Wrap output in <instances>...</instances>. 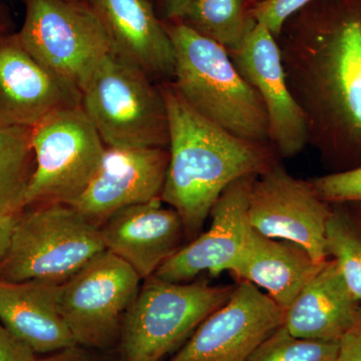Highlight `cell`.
<instances>
[{
  "label": "cell",
  "instance_id": "6da1fadb",
  "mask_svg": "<svg viewBox=\"0 0 361 361\" xmlns=\"http://www.w3.org/2000/svg\"><path fill=\"white\" fill-rule=\"evenodd\" d=\"M276 39L308 144L336 172L361 166V0H314Z\"/></svg>",
  "mask_w": 361,
  "mask_h": 361
},
{
  "label": "cell",
  "instance_id": "7a4b0ae2",
  "mask_svg": "<svg viewBox=\"0 0 361 361\" xmlns=\"http://www.w3.org/2000/svg\"><path fill=\"white\" fill-rule=\"evenodd\" d=\"M167 110L169 165L161 201L179 214L190 239L200 235L226 189L278 163L268 142L242 139L197 113L170 82L161 84Z\"/></svg>",
  "mask_w": 361,
  "mask_h": 361
},
{
  "label": "cell",
  "instance_id": "3957f363",
  "mask_svg": "<svg viewBox=\"0 0 361 361\" xmlns=\"http://www.w3.org/2000/svg\"><path fill=\"white\" fill-rule=\"evenodd\" d=\"M175 51L171 84L192 109L231 134L269 141L264 104L222 45L179 20L163 23Z\"/></svg>",
  "mask_w": 361,
  "mask_h": 361
},
{
  "label": "cell",
  "instance_id": "277c9868",
  "mask_svg": "<svg viewBox=\"0 0 361 361\" xmlns=\"http://www.w3.org/2000/svg\"><path fill=\"white\" fill-rule=\"evenodd\" d=\"M106 250L99 227L73 206L27 207L16 215L0 280L63 283Z\"/></svg>",
  "mask_w": 361,
  "mask_h": 361
},
{
  "label": "cell",
  "instance_id": "5b68a950",
  "mask_svg": "<svg viewBox=\"0 0 361 361\" xmlns=\"http://www.w3.org/2000/svg\"><path fill=\"white\" fill-rule=\"evenodd\" d=\"M80 106L106 147L168 149L161 85L114 51L82 87Z\"/></svg>",
  "mask_w": 361,
  "mask_h": 361
},
{
  "label": "cell",
  "instance_id": "8992f818",
  "mask_svg": "<svg viewBox=\"0 0 361 361\" xmlns=\"http://www.w3.org/2000/svg\"><path fill=\"white\" fill-rule=\"evenodd\" d=\"M234 288L147 278L123 317V360L160 361L224 305Z\"/></svg>",
  "mask_w": 361,
  "mask_h": 361
},
{
  "label": "cell",
  "instance_id": "52a82bcc",
  "mask_svg": "<svg viewBox=\"0 0 361 361\" xmlns=\"http://www.w3.org/2000/svg\"><path fill=\"white\" fill-rule=\"evenodd\" d=\"M25 20L18 32L37 61L78 92L113 52L103 25L85 0H23Z\"/></svg>",
  "mask_w": 361,
  "mask_h": 361
},
{
  "label": "cell",
  "instance_id": "ba28073f",
  "mask_svg": "<svg viewBox=\"0 0 361 361\" xmlns=\"http://www.w3.org/2000/svg\"><path fill=\"white\" fill-rule=\"evenodd\" d=\"M35 168L23 209L73 203L101 165L106 146L80 104L61 109L32 129Z\"/></svg>",
  "mask_w": 361,
  "mask_h": 361
},
{
  "label": "cell",
  "instance_id": "9c48e42d",
  "mask_svg": "<svg viewBox=\"0 0 361 361\" xmlns=\"http://www.w3.org/2000/svg\"><path fill=\"white\" fill-rule=\"evenodd\" d=\"M140 280L127 262L106 250L59 284V311L78 344L110 341L139 293Z\"/></svg>",
  "mask_w": 361,
  "mask_h": 361
},
{
  "label": "cell",
  "instance_id": "30bf717a",
  "mask_svg": "<svg viewBox=\"0 0 361 361\" xmlns=\"http://www.w3.org/2000/svg\"><path fill=\"white\" fill-rule=\"evenodd\" d=\"M331 204L310 180L298 179L278 161L252 184L248 220L252 229L274 239L293 242L317 264L327 260L325 238Z\"/></svg>",
  "mask_w": 361,
  "mask_h": 361
},
{
  "label": "cell",
  "instance_id": "8fae6325",
  "mask_svg": "<svg viewBox=\"0 0 361 361\" xmlns=\"http://www.w3.org/2000/svg\"><path fill=\"white\" fill-rule=\"evenodd\" d=\"M284 311L250 282H239L224 305L197 327L170 361H248L283 324Z\"/></svg>",
  "mask_w": 361,
  "mask_h": 361
},
{
  "label": "cell",
  "instance_id": "7c38bea8",
  "mask_svg": "<svg viewBox=\"0 0 361 361\" xmlns=\"http://www.w3.org/2000/svg\"><path fill=\"white\" fill-rule=\"evenodd\" d=\"M229 54L264 104L271 146L283 158L298 155L308 145L307 122L289 89L276 37L255 21L239 49Z\"/></svg>",
  "mask_w": 361,
  "mask_h": 361
},
{
  "label": "cell",
  "instance_id": "4fadbf2b",
  "mask_svg": "<svg viewBox=\"0 0 361 361\" xmlns=\"http://www.w3.org/2000/svg\"><path fill=\"white\" fill-rule=\"evenodd\" d=\"M168 165V149L106 147L89 186L70 205L101 227L121 209L161 198Z\"/></svg>",
  "mask_w": 361,
  "mask_h": 361
},
{
  "label": "cell",
  "instance_id": "5bb4252c",
  "mask_svg": "<svg viewBox=\"0 0 361 361\" xmlns=\"http://www.w3.org/2000/svg\"><path fill=\"white\" fill-rule=\"evenodd\" d=\"M256 177H244L230 185L213 207L210 228L176 252L154 276L185 283L205 271L218 276L229 270L250 233L249 193Z\"/></svg>",
  "mask_w": 361,
  "mask_h": 361
},
{
  "label": "cell",
  "instance_id": "9a60e30c",
  "mask_svg": "<svg viewBox=\"0 0 361 361\" xmlns=\"http://www.w3.org/2000/svg\"><path fill=\"white\" fill-rule=\"evenodd\" d=\"M80 104V94L40 65L18 32L0 37V127H33L61 109Z\"/></svg>",
  "mask_w": 361,
  "mask_h": 361
},
{
  "label": "cell",
  "instance_id": "2e32d148",
  "mask_svg": "<svg viewBox=\"0 0 361 361\" xmlns=\"http://www.w3.org/2000/svg\"><path fill=\"white\" fill-rule=\"evenodd\" d=\"M101 229L106 250L122 259L141 279L153 276L182 248L185 228L179 214L161 198L121 209Z\"/></svg>",
  "mask_w": 361,
  "mask_h": 361
},
{
  "label": "cell",
  "instance_id": "e0dca14e",
  "mask_svg": "<svg viewBox=\"0 0 361 361\" xmlns=\"http://www.w3.org/2000/svg\"><path fill=\"white\" fill-rule=\"evenodd\" d=\"M108 33L113 51L161 84L172 80L175 51L151 0H85Z\"/></svg>",
  "mask_w": 361,
  "mask_h": 361
},
{
  "label": "cell",
  "instance_id": "ac0fdd59",
  "mask_svg": "<svg viewBox=\"0 0 361 361\" xmlns=\"http://www.w3.org/2000/svg\"><path fill=\"white\" fill-rule=\"evenodd\" d=\"M59 284L44 280H0V322L35 355L78 345L59 311Z\"/></svg>",
  "mask_w": 361,
  "mask_h": 361
},
{
  "label": "cell",
  "instance_id": "d6986e66",
  "mask_svg": "<svg viewBox=\"0 0 361 361\" xmlns=\"http://www.w3.org/2000/svg\"><path fill=\"white\" fill-rule=\"evenodd\" d=\"M320 266L302 247L269 238L251 228L243 250L228 272L239 282L262 288L285 312Z\"/></svg>",
  "mask_w": 361,
  "mask_h": 361
},
{
  "label": "cell",
  "instance_id": "ffe728a7",
  "mask_svg": "<svg viewBox=\"0 0 361 361\" xmlns=\"http://www.w3.org/2000/svg\"><path fill=\"white\" fill-rule=\"evenodd\" d=\"M358 303L336 261L327 259L285 311L283 326L299 338L339 341L355 322Z\"/></svg>",
  "mask_w": 361,
  "mask_h": 361
},
{
  "label": "cell",
  "instance_id": "44dd1931",
  "mask_svg": "<svg viewBox=\"0 0 361 361\" xmlns=\"http://www.w3.org/2000/svg\"><path fill=\"white\" fill-rule=\"evenodd\" d=\"M250 9L249 0H194L179 21L232 54L255 23Z\"/></svg>",
  "mask_w": 361,
  "mask_h": 361
},
{
  "label": "cell",
  "instance_id": "7402d4cb",
  "mask_svg": "<svg viewBox=\"0 0 361 361\" xmlns=\"http://www.w3.org/2000/svg\"><path fill=\"white\" fill-rule=\"evenodd\" d=\"M33 168L32 129L0 127V215L23 210Z\"/></svg>",
  "mask_w": 361,
  "mask_h": 361
},
{
  "label": "cell",
  "instance_id": "603a6c76",
  "mask_svg": "<svg viewBox=\"0 0 361 361\" xmlns=\"http://www.w3.org/2000/svg\"><path fill=\"white\" fill-rule=\"evenodd\" d=\"M332 207L326 228L325 249L341 271L356 301H361V219L353 217L342 204Z\"/></svg>",
  "mask_w": 361,
  "mask_h": 361
},
{
  "label": "cell",
  "instance_id": "cb8c5ba5",
  "mask_svg": "<svg viewBox=\"0 0 361 361\" xmlns=\"http://www.w3.org/2000/svg\"><path fill=\"white\" fill-rule=\"evenodd\" d=\"M339 341L299 338L283 324L265 339L248 361H338Z\"/></svg>",
  "mask_w": 361,
  "mask_h": 361
},
{
  "label": "cell",
  "instance_id": "d4e9b609",
  "mask_svg": "<svg viewBox=\"0 0 361 361\" xmlns=\"http://www.w3.org/2000/svg\"><path fill=\"white\" fill-rule=\"evenodd\" d=\"M310 180L327 203H361V166Z\"/></svg>",
  "mask_w": 361,
  "mask_h": 361
},
{
  "label": "cell",
  "instance_id": "484cf974",
  "mask_svg": "<svg viewBox=\"0 0 361 361\" xmlns=\"http://www.w3.org/2000/svg\"><path fill=\"white\" fill-rule=\"evenodd\" d=\"M314 0H263L251 7L252 18L278 37L287 20Z\"/></svg>",
  "mask_w": 361,
  "mask_h": 361
},
{
  "label": "cell",
  "instance_id": "4316f807",
  "mask_svg": "<svg viewBox=\"0 0 361 361\" xmlns=\"http://www.w3.org/2000/svg\"><path fill=\"white\" fill-rule=\"evenodd\" d=\"M35 353L0 322V361H32Z\"/></svg>",
  "mask_w": 361,
  "mask_h": 361
},
{
  "label": "cell",
  "instance_id": "83f0119b",
  "mask_svg": "<svg viewBox=\"0 0 361 361\" xmlns=\"http://www.w3.org/2000/svg\"><path fill=\"white\" fill-rule=\"evenodd\" d=\"M338 361H361V306L355 322L339 341Z\"/></svg>",
  "mask_w": 361,
  "mask_h": 361
},
{
  "label": "cell",
  "instance_id": "f1b7e54d",
  "mask_svg": "<svg viewBox=\"0 0 361 361\" xmlns=\"http://www.w3.org/2000/svg\"><path fill=\"white\" fill-rule=\"evenodd\" d=\"M163 23L180 20L194 0H151Z\"/></svg>",
  "mask_w": 361,
  "mask_h": 361
},
{
  "label": "cell",
  "instance_id": "f546056e",
  "mask_svg": "<svg viewBox=\"0 0 361 361\" xmlns=\"http://www.w3.org/2000/svg\"><path fill=\"white\" fill-rule=\"evenodd\" d=\"M18 214H2L0 215V265H1L7 249H8L11 233H13L14 222H16Z\"/></svg>",
  "mask_w": 361,
  "mask_h": 361
},
{
  "label": "cell",
  "instance_id": "4dcf8cb0",
  "mask_svg": "<svg viewBox=\"0 0 361 361\" xmlns=\"http://www.w3.org/2000/svg\"><path fill=\"white\" fill-rule=\"evenodd\" d=\"M32 361H80V356L75 353V348L66 349V350L59 351L56 355L49 356V357L33 358Z\"/></svg>",
  "mask_w": 361,
  "mask_h": 361
},
{
  "label": "cell",
  "instance_id": "1f68e13d",
  "mask_svg": "<svg viewBox=\"0 0 361 361\" xmlns=\"http://www.w3.org/2000/svg\"><path fill=\"white\" fill-rule=\"evenodd\" d=\"M11 16L6 4L0 2V37L11 33Z\"/></svg>",
  "mask_w": 361,
  "mask_h": 361
},
{
  "label": "cell",
  "instance_id": "d6a6232c",
  "mask_svg": "<svg viewBox=\"0 0 361 361\" xmlns=\"http://www.w3.org/2000/svg\"><path fill=\"white\" fill-rule=\"evenodd\" d=\"M263 1V0H249L250 2L251 7L254 6V4H258V2Z\"/></svg>",
  "mask_w": 361,
  "mask_h": 361
},
{
  "label": "cell",
  "instance_id": "836d02e7",
  "mask_svg": "<svg viewBox=\"0 0 361 361\" xmlns=\"http://www.w3.org/2000/svg\"><path fill=\"white\" fill-rule=\"evenodd\" d=\"M361 204V203H360ZM360 219H361V205L360 207Z\"/></svg>",
  "mask_w": 361,
  "mask_h": 361
}]
</instances>
